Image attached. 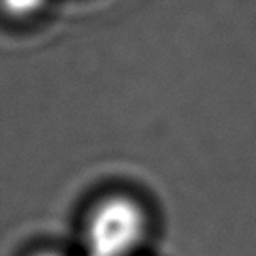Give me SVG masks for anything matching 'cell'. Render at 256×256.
<instances>
[{
	"label": "cell",
	"instance_id": "1",
	"mask_svg": "<svg viewBox=\"0 0 256 256\" xmlns=\"http://www.w3.org/2000/svg\"><path fill=\"white\" fill-rule=\"evenodd\" d=\"M147 218L144 209L126 196L98 202L85 224V256H130L144 240Z\"/></svg>",
	"mask_w": 256,
	"mask_h": 256
},
{
	"label": "cell",
	"instance_id": "2",
	"mask_svg": "<svg viewBox=\"0 0 256 256\" xmlns=\"http://www.w3.org/2000/svg\"><path fill=\"white\" fill-rule=\"evenodd\" d=\"M49 0H0V12L12 19H28L38 16Z\"/></svg>",
	"mask_w": 256,
	"mask_h": 256
},
{
	"label": "cell",
	"instance_id": "3",
	"mask_svg": "<svg viewBox=\"0 0 256 256\" xmlns=\"http://www.w3.org/2000/svg\"><path fill=\"white\" fill-rule=\"evenodd\" d=\"M36 256H62V254H58V252H40V254H36Z\"/></svg>",
	"mask_w": 256,
	"mask_h": 256
}]
</instances>
